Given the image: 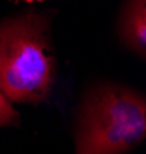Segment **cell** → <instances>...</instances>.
<instances>
[{
    "label": "cell",
    "instance_id": "obj_1",
    "mask_svg": "<svg viewBox=\"0 0 146 154\" xmlns=\"http://www.w3.org/2000/svg\"><path fill=\"white\" fill-rule=\"evenodd\" d=\"M54 77L45 19L26 14L0 23V93L9 102L38 103L48 97Z\"/></svg>",
    "mask_w": 146,
    "mask_h": 154
},
{
    "label": "cell",
    "instance_id": "obj_2",
    "mask_svg": "<svg viewBox=\"0 0 146 154\" xmlns=\"http://www.w3.org/2000/svg\"><path fill=\"white\" fill-rule=\"evenodd\" d=\"M146 136L144 97L122 85H100L85 96L77 114V154H123Z\"/></svg>",
    "mask_w": 146,
    "mask_h": 154
},
{
    "label": "cell",
    "instance_id": "obj_3",
    "mask_svg": "<svg viewBox=\"0 0 146 154\" xmlns=\"http://www.w3.org/2000/svg\"><path fill=\"white\" fill-rule=\"evenodd\" d=\"M120 35L123 42L140 56L146 45V0H128L120 17Z\"/></svg>",
    "mask_w": 146,
    "mask_h": 154
},
{
    "label": "cell",
    "instance_id": "obj_4",
    "mask_svg": "<svg viewBox=\"0 0 146 154\" xmlns=\"http://www.w3.org/2000/svg\"><path fill=\"white\" fill-rule=\"evenodd\" d=\"M19 112L11 106V102L0 93V126L19 123Z\"/></svg>",
    "mask_w": 146,
    "mask_h": 154
}]
</instances>
